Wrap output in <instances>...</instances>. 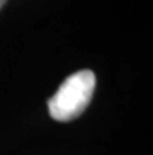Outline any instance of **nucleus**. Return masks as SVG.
<instances>
[{"label":"nucleus","instance_id":"nucleus-1","mask_svg":"<svg viewBox=\"0 0 153 155\" xmlns=\"http://www.w3.org/2000/svg\"><path fill=\"white\" fill-rule=\"evenodd\" d=\"M95 85L97 77L91 69H81L70 74L47 100L50 116L59 122L77 119L91 104Z\"/></svg>","mask_w":153,"mask_h":155},{"label":"nucleus","instance_id":"nucleus-2","mask_svg":"<svg viewBox=\"0 0 153 155\" xmlns=\"http://www.w3.org/2000/svg\"><path fill=\"white\" fill-rule=\"evenodd\" d=\"M5 3H6V0H0V10H2V8L5 6Z\"/></svg>","mask_w":153,"mask_h":155}]
</instances>
